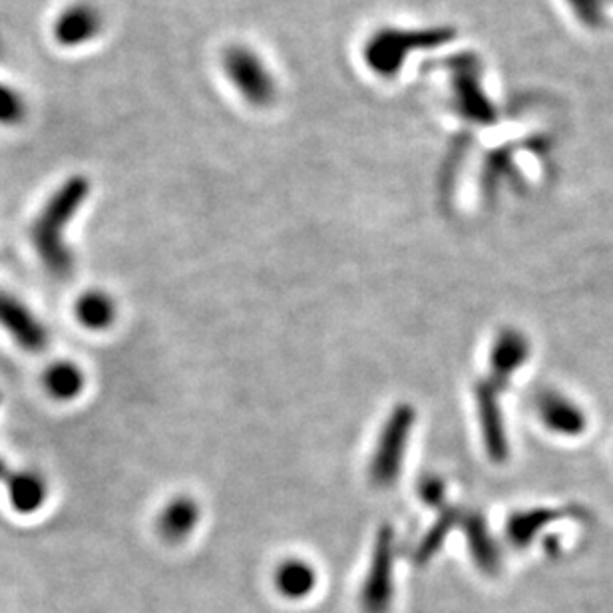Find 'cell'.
Here are the masks:
<instances>
[{
  "mask_svg": "<svg viewBox=\"0 0 613 613\" xmlns=\"http://www.w3.org/2000/svg\"><path fill=\"white\" fill-rule=\"evenodd\" d=\"M88 194H90L88 180L82 175H74L60 185L35 220L33 244L36 254L47 267L48 273L54 278L66 279L72 275L74 257L70 254L64 232L70 221L74 220L76 211L86 201Z\"/></svg>",
  "mask_w": 613,
  "mask_h": 613,
  "instance_id": "cell-1",
  "label": "cell"
},
{
  "mask_svg": "<svg viewBox=\"0 0 613 613\" xmlns=\"http://www.w3.org/2000/svg\"><path fill=\"white\" fill-rule=\"evenodd\" d=\"M454 38V30L449 26L403 30V28H382L370 38L365 47V62L377 76L393 78L396 76L410 50L417 48L442 47Z\"/></svg>",
  "mask_w": 613,
  "mask_h": 613,
  "instance_id": "cell-2",
  "label": "cell"
},
{
  "mask_svg": "<svg viewBox=\"0 0 613 613\" xmlns=\"http://www.w3.org/2000/svg\"><path fill=\"white\" fill-rule=\"evenodd\" d=\"M415 418L417 415L413 406L401 405L394 408L389 420L384 422L369 466L370 482L375 487H393L394 480L401 475Z\"/></svg>",
  "mask_w": 613,
  "mask_h": 613,
  "instance_id": "cell-3",
  "label": "cell"
},
{
  "mask_svg": "<svg viewBox=\"0 0 613 613\" xmlns=\"http://www.w3.org/2000/svg\"><path fill=\"white\" fill-rule=\"evenodd\" d=\"M223 70L233 88L257 108H266L275 100L278 86L259 54L252 48L232 47L223 54Z\"/></svg>",
  "mask_w": 613,
  "mask_h": 613,
  "instance_id": "cell-4",
  "label": "cell"
},
{
  "mask_svg": "<svg viewBox=\"0 0 613 613\" xmlns=\"http://www.w3.org/2000/svg\"><path fill=\"white\" fill-rule=\"evenodd\" d=\"M451 66L454 70V105L461 110V114L476 124H492L496 120V110L480 86L478 60L473 54H464L452 60Z\"/></svg>",
  "mask_w": 613,
  "mask_h": 613,
  "instance_id": "cell-5",
  "label": "cell"
},
{
  "mask_svg": "<svg viewBox=\"0 0 613 613\" xmlns=\"http://www.w3.org/2000/svg\"><path fill=\"white\" fill-rule=\"evenodd\" d=\"M393 530L387 526L377 538L369 576L363 588L365 613H384L393 602Z\"/></svg>",
  "mask_w": 613,
  "mask_h": 613,
  "instance_id": "cell-6",
  "label": "cell"
},
{
  "mask_svg": "<svg viewBox=\"0 0 613 613\" xmlns=\"http://www.w3.org/2000/svg\"><path fill=\"white\" fill-rule=\"evenodd\" d=\"M502 389H504V384L498 382L496 379L478 382V387H476V403H478L480 425L485 432V444H487L488 454L496 463H502L508 456V442H506V432H504V422H502V413H500Z\"/></svg>",
  "mask_w": 613,
  "mask_h": 613,
  "instance_id": "cell-7",
  "label": "cell"
},
{
  "mask_svg": "<svg viewBox=\"0 0 613 613\" xmlns=\"http://www.w3.org/2000/svg\"><path fill=\"white\" fill-rule=\"evenodd\" d=\"M0 327L26 351H42L48 345L45 324L36 319L33 311L12 297L11 293L0 290Z\"/></svg>",
  "mask_w": 613,
  "mask_h": 613,
  "instance_id": "cell-8",
  "label": "cell"
},
{
  "mask_svg": "<svg viewBox=\"0 0 613 613\" xmlns=\"http://www.w3.org/2000/svg\"><path fill=\"white\" fill-rule=\"evenodd\" d=\"M102 30V14L100 11L86 4L78 2L72 4L66 11L62 12L54 26V35L62 47H82L86 42L94 40Z\"/></svg>",
  "mask_w": 613,
  "mask_h": 613,
  "instance_id": "cell-9",
  "label": "cell"
},
{
  "mask_svg": "<svg viewBox=\"0 0 613 613\" xmlns=\"http://www.w3.org/2000/svg\"><path fill=\"white\" fill-rule=\"evenodd\" d=\"M538 417L545 427L566 437H576L586 429V415L574 401L564 394L545 391L536 401Z\"/></svg>",
  "mask_w": 613,
  "mask_h": 613,
  "instance_id": "cell-10",
  "label": "cell"
},
{
  "mask_svg": "<svg viewBox=\"0 0 613 613\" xmlns=\"http://www.w3.org/2000/svg\"><path fill=\"white\" fill-rule=\"evenodd\" d=\"M273 584L281 598L291 600V602H302L315 591L319 584V576H317V569L311 566V562H307L303 557H287L275 567Z\"/></svg>",
  "mask_w": 613,
  "mask_h": 613,
  "instance_id": "cell-11",
  "label": "cell"
},
{
  "mask_svg": "<svg viewBox=\"0 0 613 613\" xmlns=\"http://www.w3.org/2000/svg\"><path fill=\"white\" fill-rule=\"evenodd\" d=\"M528 339L522 335L516 329H504L496 336L492 351H490V369L492 379L496 381H510V377L520 369L522 365L528 359Z\"/></svg>",
  "mask_w": 613,
  "mask_h": 613,
  "instance_id": "cell-12",
  "label": "cell"
},
{
  "mask_svg": "<svg viewBox=\"0 0 613 613\" xmlns=\"http://www.w3.org/2000/svg\"><path fill=\"white\" fill-rule=\"evenodd\" d=\"M201 510L192 496H175L172 502L165 504L158 518V532L162 534L163 540L177 544L189 538L199 524Z\"/></svg>",
  "mask_w": 613,
  "mask_h": 613,
  "instance_id": "cell-13",
  "label": "cell"
},
{
  "mask_svg": "<svg viewBox=\"0 0 613 613\" xmlns=\"http://www.w3.org/2000/svg\"><path fill=\"white\" fill-rule=\"evenodd\" d=\"M7 488L12 506L23 514H30L45 504L47 485L35 473H14L7 482Z\"/></svg>",
  "mask_w": 613,
  "mask_h": 613,
  "instance_id": "cell-14",
  "label": "cell"
},
{
  "mask_svg": "<svg viewBox=\"0 0 613 613\" xmlns=\"http://www.w3.org/2000/svg\"><path fill=\"white\" fill-rule=\"evenodd\" d=\"M76 317L82 327L102 331L114 323L117 305L106 295L105 291H88L76 303Z\"/></svg>",
  "mask_w": 613,
  "mask_h": 613,
  "instance_id": "cell-15",
  "label": "cell"
},
{
  "mask_svg": "<svg viewBox=\"0 0 613 613\" xmlns=\"http://www.w3.org/2000/svg\"><path fill=\"white\" fill-rule=\"evenodd\" d=\"M45 387L54 399L70 401L82 393L84 375L74 363H57V365L48 367L47 375H45Z\"/></svg>",
  "mask_w": 613,
  "mask_h": 613,
  "instance_id": "cell-16",
  "label": "cell"
},
{
  "mask_svg": "<svg viewBox=\"0 0 613 613\" xmlns=\"http://www.w3.org/2000/svg\"><path fill=\"white\" fill-rule=\"evenodd\" d=\"M464 528H466V536H468L473 554L478 557V562H482L480 566H494L496 554H494V545H492V538L488 534L485 518L480 514H466Z\"/></svg>",
  "mask_w": 613,
  "mask_h": 613,
  "instance_id": "cell-17",
  "label": "cell"
},
{
  "mask_svg": "<svg viewBox=\"0 0 613 613\" xmlns=\"http://www.w3.org/2000/svg\"><path fill=\"white\" fill-rule=\"evenodd\" d=\"M24 114H26V105L21 93L7 84H0V124L14 126L23 120Z\"/></svg>",
  "mask_w": 613,
  "mask_h": 613,
  "instance_id": "cell-18",
  "label": "cell"
},
{
  "mask_svg": "<svg viewBox=\"0 0 613 613\" xmlns=\"http://www.w3.org/2000/svg\"><path fill=\"white\" fill-rule=\"evenodd\" d=\"M574 14L578 16L581 24L590 28H602L605 23V11H603V0H567Z\"/></svg>",
  "mask_w": 613,
  "mask_h": 613,
  "instance_id": "cell-19",
  "label": "cell"
},
{
  "mask_svg": "<svg viewBox=\"0 0 613 613\" xmlns=\"http://www.w3.org/2000/svg\"><path fill=\"white\" fill-rule=\"evenodd\" d=\"M418 494L422 498V502H427L430 506L434 508H440L442 502H444V494H446V488L442 485V480H439L437 476H427L418 482Z\"/></svg>",
  "mask_w": 613,
  "mask_h": 613,
  "instance_id": "cell-20",
  "label": "cell"
}]
</instances>
